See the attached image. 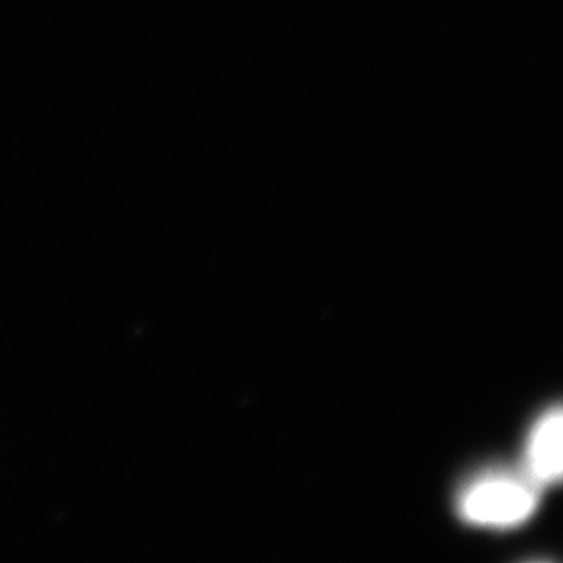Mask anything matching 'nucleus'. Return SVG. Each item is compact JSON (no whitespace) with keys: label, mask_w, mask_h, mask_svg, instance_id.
<instances>
[{"label":"nucleus","mask_w":563,"mask_h":563,"mask_svg":"<svg viewBox=\"0 0 563 563\" xmlns=\"http://www.w3.org/2000/svg\"><path fill=\"white\" fill-rule=\"evenodd\" d=\"M537 507V493L512 476H488L463 493L461 512L474 525L506 528L523 523Z\"/></svg>","instance_id":"1"},{"label":"nucleus","mask_w":563,"mask_h":563,"mask_svg":"<svg viewBox=\"0 0 563 563\" xmlns=\"http://www.w3.org/2000/svg\"><path fill=\"white\" fill-rule=\"evenodd\" d=\"M528 466L537 483H558L562 476V412L551 410L533 429L528 443Z\"/></svg>","instance_id":"2"}]
</instances>
